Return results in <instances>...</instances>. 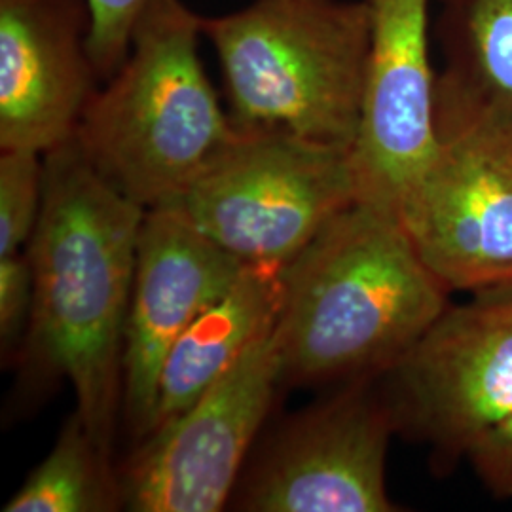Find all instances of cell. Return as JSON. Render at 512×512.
I'll return each mask as SVG.
<instances>
[{
    "mask_svg": "<svg viewBox=\"0 0 512 512\" xmlns=\"http://www.w3.org/2000/svg\"><path fill=\"white\" fill-rule=\"evenodd\" d=\"M247 264L202 234L175 205L148 209L137 241L124 348V418L145 439L165 357Z\"/></svg>",
    "mask_w": 512,
    "mask_h": 512,
    "instance_id": "cell-11",
    "label": "cell"
},
{
    "mask_svg": "<svg viewBox=\"0 0 512 512\" xmlns=\"http://www.w3.org/2000/svg\"><path fill=\"white\" fill-rule=\"evenodd\" d=\"M92 10L90 55L95 73L107 82L120 69L135 27L154 0H88Z\"/></svg>",
    "mask_w": 512,
    "mask_h": 512,
    "instance_id": "cell-17",
    "label": "cell"
},
{
    "mask_svg": "<svg viewBox=\"0 0 512 512\" xmlns=\"http://www.w3.org/2000/svg\"><path fill=\"white\" fill-rule=\"evenodd\" d=\"M277 387L281 363L270 329L181 416L137 442L120 467L124 509L222 511L238 488Z\"/></svg>",
    "mask_w": 512,
    "mask_h": 512,
    "instance_id": "cell-9",
    "label": "cell"
},
{
    "mask_svg": "<svg viewBox=\"0 0 512 512\" xmlns=\"http://www.w3.org/2000/svg\"><path fill=\"white\" fill-rule=\"evenodd\" d=\"M202 35L219 57L236 128L351 152L370 46L366 0H253L202 18Z\"/></svg>",
    "mask_w": 512,
    "mask_h": 512,
    "instance_id": "cell-4",
    "label": "cell"
},
{
    "mask_svg": "<svg viewBox=\"0 0 512 512\" xmlns=\"http://www.w3.org/2000/svg\"><path fill=\"white\" fill-rule=\"evenodd\" d=\"M145 213L93 169L74 137L44 154V203L27 245L35 304L19 384L69 380L76 412L110 456L124 414L126 323Z\"/></svg>",
    "mask_w": 512,
    "mask_h": 512,
    "instance_id": "cell-1",
    "label": "cell"
},
{
    "mask_svg": "<svg viewBox=\"0 0 512 512\" xmlns=\"http://www.w3.org/2000/svg\"><path fill=\"white\" fill-rule=\"evenodd\" d=\"M124 509L120 469L88 433L78 412L52 452L29 475L4 512H112Z\"/></svg>",
    "mask_w": 512,
    "mask_h": 512,
    "instance_id": "cell-14",
    "label": "cell"
},
{
    "mask_svg": "<svg viewBox=\"0 0 512 512\" xmlns=\"http://www.w3.org/2000/svg\"><path fill=\"white\" fill-rule=\"evenodd\" d=\"M439 156L399 219L452 293L512 285V133L437 109Z\"/></svg>",
    "mask_w": 512,
    "mask_h": 512,
    "instance_id": "cell-8",
    "label": "cell"
},
{
    "mask_svg": "<svg viewBox=\"0 0 512 512\" xmlns=\"http://www.w3.org/2000/svg\"><path fill=\"white\" fill-rule=\"evenodd\" d=\"M370 46L355 143L357 202L399 215L439 156L429 0H366Z\"/></svg>",
    "mask_w": 512,
    "mask_h": 512,
    "instance_id": "cell-10",
    "label": "cell"
},
{
    "mask_svg": "<svg viewBox=\"0 0 512 512\" xmlns=\"http://www.w3.org/2000/svg\"><path fill=\"white\" fill-rule=\"evenodd\" d=\"M393 435L380 378L340 385L275 433L230 503L251 512L401 511L387 490Z\"/></svg>",
    "mask_w": 512,
    "mask_h": 512,
    "instance_id": "cell-7",
    "label": "cell"
},
{
    "mask_svg": "<svg viewBox=\"0 0 512 512\" xmlns=\"http://www.w3.org/2000/svg\"><path fill=\"white\" fill-rule=\"evenodd\" d=\"M380 387L397 435L425 444L437 471L456 469L512 412V285L448 304Z\"/></svg>",
    "mask_w": 512,
    "mask_h": 512,
    "instance_id": "cell-6",
    "label": "cell"
},
{
    "mask_svg": "<svg viewBox=\"0 0 512 512\" xmlns=\"http://www.w3.org/2000/svg\"><path fill=\"white\" fill-rule=\"evenodd\" d=\"M281 294L283 266L247 264L228 293L184 330L165 357L148 435L181 416L274 329Z\"/></svg>",
    "mask_w": 512,
    "mask_h": 512,
    "instance_id": "cell-13",
    "label": "cell"
},
{
    "mask_svg": "<svg viewBox=\"0 0 512 512\" xmlns=\"http://www.w3.org/2000/svg\"><path fill=\"white\" fill-rule=\"evenodd\" d=\"M44 203V156L0 150V256L16 255L35 234Z\"/></svg>",
    "mask_w": 512,
    "mask_h": 512,
    "instance_id": "cell-16",
    "label": "cell"
},
{
    "mask_svg": "<svg viewBox=\"0 0 512 512\" xmlns=\"http://www.w3.org/2000/svg\"><path fill=\"white\" fill-rule=\"evenodd\" d=\"M88 0H0V150L73 139L97 92Z\"/></svg>",
    "mask_w": 512,
    "mask_h": 512,
    "instance_id": "cell-12",
    "label": "cell"
},
{
    "mask_svg": "<svg viewBox=\"0 0 512 512\" xmlns=\"http://www.w3.org/2000/svg\"><path fill=\"white\" fill-rule=\"evenodd\" d=\"M202 16L154 0L74 133L93 169L143 209L173 205L238 139L198 54Z\"/></svg>",
    "mask_w": 512,
    "mask_h": 512,
    "instance_id": "cell-3",
    "label": "cell"
},
{
    "mask_svg": "<svg viewBox=\"0 0 512 512\" xmlns=\"http://www.w3.org/2000/svg\"><path fill=\"white\" fill-rule=\"evenodd\" d=\"M465 461L490 494L512 499V412L476 437Z\"/></svg>",
    "mask_w": 512,
    "mask_h": 512,
    "instance_id": "cell-19",
    "label": "cell"
},
{
    "mask_svg": "<svg viewBox=\"0 0 512 512\" xmlns=\"http://www.w3.org/2000/svg\"><path fill=\"white\" fill-rule=\"evenodd\" d=\"M473 80H442L437 109L478 116L512 133V0H475L469 18Z\"/></svg>",
    "mask_w": 512,
    "mask_h": 512,
    "instance_id": "cell-15",
    "label": "cell"
},
{
    "mask_svg": "<svg viewBox=\"0 0 512 512\" xmlns=\"http://www.w3.org/2000/svg\"><path fill=\"white\" fill-rule=\"evenodd\" d=\"M35 304L33 266L25 255L0 256V344L8 361L18 355Z\"/></svg>",
    "mask_w": 512,
    "mask_h": 512,
    "instance_id": "cell-18",
    "label": "cell"
},
{
    "mask_svg": "<svg viewBox=\"0 0 512 512\" xmlns=\"http://www.w3.org/2000/svg\"><path fill=\"white\" fill-rule=\"evenodd\" d=\"M357 202L349 152L241 131L175 207L245 264L285 266Z\"/></svg>",
    "mask_w": 512,
    "mask_h": 512,
    "instance_id": "cell-5",
    "label": "cell"
},
{
    "mask_svg": "<svg viewBox=\"0 0 512 512\" xmlns=\"http://www.w3.org/2000/svg\"><path fill=\"white\" fill-rule=\"evenodd\" d=\"M399 215L355 202L283 266L281 384L382 378L450 304Z\"/></svg>",
    "mask_w": 512,
    "mask_h": 512,
    "instance_id": "cell-2",
    "label": "cell"
}]
</instances>
